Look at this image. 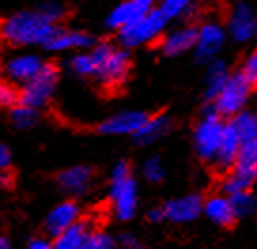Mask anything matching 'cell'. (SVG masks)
I'll return each instance as SVG.
<instances>
[{
    "label": "cell",
    "mask_w": 257,
    "mask_h": 249,
    "mask_svg": "<svg viewBox=\"0 0 257 249\" xmlns=\"http://www.w3.org/2000/svg\"><path fill=\"white\" fill-rule=\"evenodd\" d=\"M95 226L89 223V219L81 217L74 226H70L66 232L51 240V249H83L85 240Z\"/></svg>",
    "instance_id": "23"
},
{
    "label": "cell",
    "mask_w": 257,
    "mask_h": 249,
    "mask_svg": "<svg viewBox=\"0 0 257 249\" xmlns=\"http://www.w3.org/2000/svg\"><path fill=\"white\" fill-rule=\"evenodd\" d=\"M202 202L204 196L199 193H187L182 196H174L161 204L165 223L172 225H191L202 215Z\"/></svg>",
    "instance_id": "13"
},
{
    "label": "cell",
    "mask_w": 257,
    "mask_h": 249,
    "mask_svg": "<svg viewBox=\"0 0 257 249\" xmlns=\"http://www.w3.org/2000/svg\"><path fill=\"white\" fill-rule=\"evenodd\" d=\"M227 46V33L221 19L216 17H206L197 23V38H195V48L193 57L199 65L206 66L208 63L219 59V53Z\"/></svg>",
    "instance_id": "9"
},
{
    "label": "cell",
    "mask_w": 257,
    "mask_h": 249,
    "mask_svg": "<svg viewBox=\"0 0 257 249\" xmlns=\"http://www.w3.org/2000/svg\"><path fill=\"white\" fill-rule=\"evenodd\" d=\"M202 215L206 217L212 225L219 226V228H231L236 223V215H234L231 198L221 193L210 194L204 198Z\"/></svg>",
    "instance_id": "19"
},
{
    "label": "cell",
    "mask_w": 257,
    "mask_h": 249,
    "mask_svg": "<svg viewBox=\"0 0 257 249\" xmlns=\"http://www.w3.org/2000/svg\"><path fill=\"white\" fill-rule=\"evenodd\" d=\"M146 221H148V223H153V225H161V223H165V215H163L161 204L152 206V208L146 211Z\"/></svg>",
    "instance_id": "34"
},
{
    "label": "cell",
    "mask_w": 257,
    "mask_h": 249,
    "mask_svg": "<svg viewBox=\"0 0 257 249\" xmlns=\"http://www.w3.org/2000/svg\"><path fill=\"white\" fill-rule=\"evenodd\" d=\"M83 249H119V245H117L115 236L100 228H93L85 240Z\"/></svg>",
    "instance_id": "30"
},
{
    "label": "cell",
    "mask_w": 257,
    "mask_h": 249,
    "mask_svg": "<svg viewBox=\"0 0 257 249\" xmlns=\"http://www.w3.org/2000/svg\"><path fill=\"white\" fill-rule=\"evenodd\" d=\"M81 217L83 213H81V206L78 204V200L66 198L49 209L46 221H44V232L51 238H57L63 232H66L70 226L76 225Z\"/></svg>",
    "instance_id": "18"
},
{
    "label": "cell",
    "mask_w": 257,
    "mask_h": 249,
    "mask_svg": "<svg viewBox=\"0 0 257 249\" xmlns=\"http://www.w3.org/2000/svg\"><path fill=\"white\" fill-rule=\"evenodd\" d=\"M257 183V140L240 144L238 157L233 170L221 176L219 193L225 196H234L244 191H251Z\"/></svg>",
    "instance_id": "5"
},
{
    "label": "cell",
    "mask_w": 257,
    "mask_h": 249,
    "mask_svg": "<svg viewBox=\"0 0 257 249\" xmlns=\"http://www.w3.org/2000/svg\"><path fill=\"white\" fill-rule=\"evenodd\" d=\"M16 183V176L12 174V170H4L0 172V189H10Z\"/></svg>",
    "instance_id": "37"
},
{
    "label": "cell",
    "mask_w": 257,
    "mask_h": 249,
    "mask_svg": "<svg viewBox=\"0 0 257 249\" xmlns=\"http://www.w3.org/2000/svg\"><path fill=\"white\" fill-rule=\"evenodd\" d=\"M253 87L249 85L246 78L242 76L238 70L229 76L227 83L223 85V89L219 91L210 106L212 110L221 117V119L229 121L233 119L234 115H238L240 112H244L249 104V98H251Z\"/></svg>",
    "instance_id": "8"
},
{
    "label": "cell",
    "mask_w": 257,
    "mask_h": 249,
    "mask_svg": "<svg viewBox=\"0 0 257 249\" xmlns=\"http://www.w3.org/2000/svg\"><path fill=\"white\" fill-rule=\"evenodd\" d=\"M36 8L44 14V17L48 19L49 23L57 25V27H63L64 21L70 16V10L66 8L64 4H61V2H44V4L36 6Z\"/></svg>",
    "instance_id": "29"
},
{
    "label": "cell",
    "mask_w": 257,
    "mask_h": 249,
    "mask_svg": "<svg viewBox=\"0 0 257 249\" xmlns=\"http://www.w3.org/2000/svg\"><path fill=\"white\" fill-rule=\"evenodd\" d=\"M233 74L231 66L223 59H216L206 65V72H204V89H202V97L206 100V104H210L214 98L219 95V91L223 89L227 83L229 76Z\"/></svg>",
    "instance_id": "22"
},
{
    "label": "cell",
    "mask_w": 257,
    "mask_h": 249,
    "mask_svg": "<svg viewBox=\"0 0 257 249\" xmlns=\"http://www.w3.org/2000/svg\"><path fill=\"white\" fill-rule=\"evenodd\" d=\"M231 204H233L236 221L238 219H249L257 213V193L251 189V191L234 194V196H231Z\"/></svg>",
    "instance_id": "26"
},
{
    "label": "cell",
    "mask_w": 257,
    "mask_h": 249,
    "mask_svg": "<svg viewBox=\"0 0 257 249\" xmlns=\"http://www.w3.org/2000/svg\"><path fill=\"white\" fill-rule=\"evenodd\" d=\"M255 38H257V21H255Z\"/></svg>",
    "instance_id": "39"
},
{
    "label": "cell",
    "mask_w": 257,
    "mask_h": 249,
    "mask_svg": "<svg viewBox=\"0 0 257 249\" xmlns=\"http://www.w3.org/2000/svg\"><path fill=\"white\" fill-rule=\"evenodd\" d=\"M225 125H227V121L221 119L212 110V106L206 104L202 108V113L199 115V119L195 121L191 132L193 151L202 162L212 164L217 147L221 144V138H223Z\"/></svg>",
    "instance_id": "4"
},
{
    "label": "cell",
    "mask_w": 257,
    "mask_h": 249,
    "mask_svg": "<svg viewBox=\"0 0 257 249\" xmlns=\"http://www.w3.org/2000/svg\"><path fill=\"white\" fill-rule=\"evenodd\" d=\"M0 249H14L6 236H0Z\"/></svg>",
    "instance_id": "38"
},
{
    "label": "cell",
    "mask_w": 257,
    "mask_h": 249,
    "mask_svg": "<svg viewBox=\"0 0 257 249\" xmlns=\"http://www.w3.org/2000/svg\"><path fill=\"white\" fill-rule=\"evenodd\" d=\"M68 70L81 80H93V72H95V63L91 51H81V53H74L68 59Z\"/></svg>",
    "instance_id": "27"
},
{
    "label": "cell",
    "mask_w": 257,
    "mask_h": 249,
    "mask_svg": "<svg viewBox=\"0 0 257 249\" xmlns=\"http://www.w3.org/2000/svg\"><path fill=\"white\" fill-rule=\"evenodd\" d=\"M61 80V68L53 61H46L42 70L29 83L19 87V104L42 112L53 100Z\"/></svg>",
    "instance_id": "7"
},
{
    "label": "cell",
    "mask_w": 257,
    "mask_h": 249,
    "mask_svg": "<svg viewBox=\"0 0 257 249\" xmlns=\"http://www.w3.org/2000/svg\"><path fill=\"white\" fill-rule=\"evenodd\" d=\"M238 72L246 78V81H248L251 87L253 89L257 87V48L251 49L248 55L244 57V61L240 63Z\"/></svg>",
    "instance_id": "32"
},
{
    "label": "cell",
    "mask_w": 257,
    "mask_h": 249,
    "mask_svg": "<svg viewBox=\"0 0 257 249\" xmlns=\"http://www.w3.org/2000/svg\"><path fill=\"white\" fill-rule=\"evenodd\" d=\"M12 170V151L6 144L0 142V172Z\"/></svg>",
    "instance_id": "35"
},
{
    "label": "cell",
    "mask_w": 257,
    "mask_h": 249,
    "mask_svg": "<svg viewBox=\"0 0 257 249\" xmlns=\"http://www.w3.org/2000/svg\"><path fill=\"white\" fill-rule=\"evenodd\" d=\"M227 123L231 125V129L234 130V134L238 136L240 144L257 140V112H253V110L246 108L244 112H240L238 115H234L233 119H229Z\"/></svg>",
    "instance_id": "24"
},
{
    "label": "cell",
    "mask_w": 257,
    "mask_h": 249,
    "mask_svg": "<svg viewBox=\"0 0 257 249\" xmlns=\"http://www.w3.org/2000/svg\"><path fill=\"white\" fill-rule=\"evenodd\" d=\"M19 104V87L0 78V110H12Z\"/></svg>",
    "instance_id": "31"
},
{
    "label": "cell",
    "mask_w": 257,
    "mask_h": 249,
    "mask_svg": "<svg viewBox=\"0 0 257 249\" xmlns=\"http://www.w3.org/2000/svg\"><path fill=\"white\" fill-rule=\"evenodd\" d=\"M255 21L257 14L253 6L248 2H236L227 10L223 27L227 38H231L236 44H248L255 38Z\"/></svg>",
    "instance_id": "10"
},
{
    "label": "cell",
    "mask_w": 257,
    "mask_h": 249,
    "mask_svg": "<svg viewBox=\"0 0 257 249\" xmlns=\"http://www.w3.org/2000/svg\"><path fill=\"white\" fill-rule=\"evenodd\" d=\"M8 119L12 123V127H16L17 130H31L40 123L42 112L29 108V106L17 104L16 108H12L8 112Z\"/></svg>",
    "instance_id": "25"
},
{
    "label": "cell",
    "mask_w": 257,
    "mask_h": 249,
    "mask_svg": "<svg viewBox=\"0 0 257 249\" xmlns=\"http://www.w3.org/2000/svg\"><path fill=\"white\" fill-rule=\"evenodd\" d=\"M150 117V112L144 110H123L102 119L95 127L96 134L102 136H135L142 125L146 123V119Z\"/></svg>",
    "instance_id": "14"
},
{
    "label": "cell",
    "mask_w": 257,
    "mask_h": 249,
    "mask_svg": "<svg viewBox=\"0 0 257 249\" xmlns=\"http://www.w3.org/2000/svg\"><path fill=\"white\" fill-rule=\"evenodd\" d=\"M140 174L144 177L148 183H163L167 179V166L165 162L161 161L159 155H152L148 157L144 162H142V168H140Z\"/></svg>",
    "instance_id": "28"
},
{
    "label": "cell",
    "mask_w": 257,
    "mask_h": 249,
    "mask_svg": "<svg viewBox=\"0 0 257 249\" xmlns=\"http://www.w3.org/2000/svg\"><path fill=\"white\" fill-rule=\"evenodd\" d=\"M115 240H117V245L119 249H148L146 245V241L138 236V234L131 232V230H123L115 236Z\"/></svg>",
    "instance_id": "33"
},
{
    "label": "cell",
    "mask_w": 257,
    "mask_h": 249,
    "mask_svg": "<svg viewBox=\"0 0 257 249\" xmlns=\"http://www.w3.org/2000/svg\"><path fill=\"white\" fill-rule=\"evenodd\" d=\"M23 249H51V241L46 240V238H40V236H36V238L29 240V243H27Z\"/></svg>",
    "instance_id": "36"
},
{
    "label": "cell",
    "mask_w": 257,
    "mask_h": 249,
    "mask_svg": "<svg viewBox=\"0 0 257 249\" xmlns=\"http://www.w3.org/2000/svg\"><path fill=\"white\" fill-rule=\"evenodd\" d=\"M96 42H98V38L87 31L59 27V31L53 34V38L49 40V44L44 49L49 53H64V51L81 53V51H89V49L95 48Z\"/></svg>",
    "instance_id": "17"
},
{
    "label": "cell",
    "mask_w": 257,
    "mask_h": 249,
    "mask_svg": "<svg viewBox=\"0 0 257 249\" xmlns=\"http://www.w3.org/2000/svg\"><path fill=\"white\" fill-rule=\"evenodd\" d=\"M153 8H155V4L152 0H123L110 10V14L104 19V27L112 33H119L121 29L142 19Z\"/></svg>",
    "instance_id": "16"
},
{
    "label": "cell",
    "mask_w": 257,
    "mask_h": 249,
    "mask_svg": "<svg viewBox=\"0 0 257 249\" xmlns=\"http://www.w3.org/2000/svg\"><path fill=\"white\" fill-rule=\"evenodd\" d=\"M108 202L113 217L121 223L133 221L140 208V189L138 179L133 174L131 162L119 159L110 170Z\"/></svg>",
    "instance_id": "3"
},
{
    "label": "cell",
    "mask_w": 257,
    "mask_h": 249,
    "mask_svg": "<svg viewBox=\"0 0 257 249\" xmlns=\"http://www.w3.org/2000/svg\"><path fill=\"white\" fill-rule=\"evenodd\" d=\"M44 65H46V59L40 57L38 53H32V51L16 53V55L8 57L0 66L2 80L10 81L16 87H23L25 83H29L36 74L40 72Z\"/></svg>",
    "instance_id": "12"
},
{
    "label": "cell",
    "mask_w": 257,
    "mask_h": 249,
    "mask_svg": "<svg viewBox=\"0 0 257 249\" xmlns=\"http://www.w3.org/2000/svg\"><path fill=\"white\" fill-rule=\"evenodd\" d=\"M89 51L95 63L93 81L106 91H119L131 78L133 70L131 51L108 40H98L95 48Z\"/></svg>",
    "instance_id": "2"
},
{
    "label": "cell",
    "mask_w": 257,
    "mask_h": 249,
    "mask_svg": "<svg viewBox=\"0 0 257 249\" xmlns=\"http://www.w3.org/2000/svg\"><path fill=\"white\" fill-rule=\"evenodd\" d=\"M59 27L49 23L38 8L17 10L0 19V42L10 48H46Z\"/></svg>",
    "instance_id": "1"
},
{
    "label": "cell",
    "mask_w": 257,
    "mask_h": 249,
    "mask_svg": "<svg viewBox=\"0 0 257 249\" xmlns=\"http://www.w3.org/2000/svg\"><path fill=\"white\" fill-rule=\"evenodd\" d=\"M195 38H197V25L180 23L178 27H172L161 36V40L157 42V48H159L163 57L176 59V57L193 53Z\"/></svg>",
    "instance_id": "15"
},
{
    "label": "cell",
    "mask_w": 257,
    "mask_h": 249,
    "mask_svg": "<svg viewBox=\"0 0 257 249\" xmlns=\"http://www.w3.org/2000/svg\"><path fill=\"white\" fill-rule=\"evenodd\" d=\"M169 25L170 23L159 10L153 8L142 19H138L137 23L128 25L125 29H121L119 33H115V44L127 51L152 46V44H157L161 36L169 31Z\"/></svg>",
    "instance_id": "6"
},
{
    "label": "cell",
    "mask_w": 257,
    "mask_h": 249,
    "mask_svg": "<svg viewBox=\"0 0 257 249\" xmlns=\"http://www.w3.org/2000/svg\"><path fill=\"white\" fill-rule=\"evenodd\" d=\"M238 149H240V140L234 134V130L231 129V125L227 123L223 130V138H221V144L217 147V153L212 161V170L219 174V176H225L233 170L234 162H236V157H238Z\"/></svg>",
    "instance_id": "21"
},
{
    "label": "cell",
    "mask_w": 257,
    "mask_h": 249,
    "mask_svg": "<svg viewBox=\"0 0 257 249\" xmlns=\"http://www.w3.org/2000/svg\"><path fill=\"white\" fill-rule=\"evenodd\" d=\"M96 172L89 164H72L55 174V185L70 200H78L91 193Z\"/></svg>",
    "instance_id": "11"
},
{
    "label": "cell",
    "mask_w": 257,
    "mask_h": 249,
    "mask_svg": "<svg viewBox=\"0 0 257 249\" xmlns=\"http://www.w3.org/2000/svg\"><path fill=\"white\" fill-rule=\"evenodd\" d=\"M172 132V119L167 113H150L146 123L135 132L133 142L140 147L157 144L159 140L167 138Z\"/></svg>",
    "instance_id": "20"
}]
</instances>
